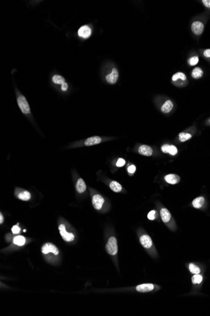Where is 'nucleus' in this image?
Wrapping results in <instances>:
<instances>
[{
  "mask_svg": "<svg viewBox=\"0 0 210 316\" xmlns=\"http://www.w3.org/2000/svg\"><path fill=\"white\" fill-rule=\"evenodd\" d=\"M106 250L107 252L110 255H114L117 254L118 245L116 238H114V237H111L109 239L106 246Z\"/></svg>",
  "mask_w": 210,
  "mask_h": 316,
  "instance_id": "1",
  "label": "nucleus"
},
{
  "mask_svg": "<svg viewBox=\"0 0 210 316\" xmlns=\"http://www.w3.org/2000/svg\"><path fill=\"white\" fill-rule=\"evenodd\" d=\"M17 103L20 110L23 114H27L30 112V109L28 102L23 95H20L17 98Z\"/></svg>",
  "mask_w": 210,
  "mask_h": 316,
  "instance_id": "2",
  "label": "nucleus"
},
{
  "mask_svg": "<svg viewBox=\"0 0 210 316\" xmlns=\"http://www.w3.org/2000/svg\"><path fill=\"white\" fill-rule=\"evenodd\" d=\"M58 230L63 239L66 242H71L74 239V236L72 233H69L66 231L64 225L61 224L58 226Z\"/></svg>",
  "mask_w": 210,
  "mask_h": 316,
  "instance_id": "3",
  "label": "nucleus"
},
{
  "mask_svg": "<svg viewBox=\"0 0 210 316\" xmlns=\"http://www.w3.org/2000/svg\"><path fill=\"white\" fill-rule=\"evenodd\" d=\"M204 29V25L200 21H195L191 24V31L196 36H200L203 34Z\"/></svg>",
  "mask_w": 210,
  "mask_h": 316,
  "instance_id": "4",
  "label": "nucleus"
},
{
  "mask_svg": "<svg viewBox=\"0 0 210 316\" xmlns=\"http://www.w3.org/2000/svg\"><path fill=\"white\" fill-rule=\"evenodd\" d=\"M42 252L44 254L52 252L54 255H58L59 251L57 247L51 243H46L42 247Z\"/></svg>",
  "mask_w": 210,
  "mask_h": 316,
  "instance_id": "5",
  "label": "nucleus"
},
{
  "mask_svg": "<svg viewBox=\"0 0 210 316\" xmlns=\"http://www.w3.org/2000/svg\"><path fill=\"white\" fill-rule=\"evenodd\" d=\"M104 202H105V200H104L103 197L100 194L95 195L92 199L93 206L96 210H98L101 209L104 203Z\"/></svg>",
  "mask_w": 210,
  "mask_h": 316,
  "instance_id": "6",
  "label": "nucleus"
},
{
  "mask_svg": "<svg viewBox=\"0 0 210 316\" xmlns=\"http://www.w3.org/2000/svg\"><path fill=\"white\" fill-rule=\"evenodd\" d=\"M119 76L118 71L116 68H114L112 69V71L110 74H108L106 76V80L110 84H114L116 83Z\"/></svg>",
  "mask_w": 210,
  "mask_h": 316,
  "instance_id": "7",
  "label": "nucleus"
},
{
  "mask_svg": "<svg viewBox=\"0 0 210 316\" xmlns=\"http://www.w3.org/2000/svg\"><path fill=\"white\" fill-rule=\"evenodd\" d=\"M91 34V29L87 25L82 26L78 31V35L81 37L86 39Z\"/></svg>",
  "mask_w": 210,
  "mask_h": 316,
  "instance_id": "8",
  "label": "nucleus"
},
{
  "mask_svg": "<svg viewBox=\"0 0 210 316\" xmlns=\"http://www.w3.org/2000/svg\"><path fill=\"white\" fill-rule=\"evenodd\" d=\"M141 244L145 249H150L152 246V241L147 235H143L140 238Z\"/></svg>",
  "mask_w": 210,
  "mask_h": 316,
  "instance_id": "9",
  "label": "nucleus"
},
{
  "mask_svg": "<svg viewBox=\"0 0 210 316\" xmlns=\"http://www.w3.org/2000/svg\"><path fill=\"white\" fill-rule=\"evenodd\" d=\"M154 289V286L151 283H146V284H139L136 287V290L139 292H148L153 290Z\"/></svg>",
  "mask_w": 210,
  "mask_h": 316,
  "instance_id": "10",
  "label": "nucleus"
},
{
  "mask_svg": "<svg viewBox=\"0 0 210 316\" xmlns=\"http://www.w3.org/2000/svg\"><path fill=\"white\" fill-rule=\"evenodd\" d=\"M161 150L165 153H169L171 155H175L177 153V148L174 145L164 144L162 146Z\"/></svg>",
  "mask_w": 210,
  "mask_h": 316,
  "instance_id": "11",
  "label": "nucleus"
},
{
  "mask_svg": "<svg viewBox=\"0 0 210 316\" xmlns=\"http://www.w3.org/2000/svg\"><path fill=\"white\" fill-rule=\"evenodd\" d=\"M138 153L144 156H151L153 153V150L151 147L148 145H141L138 148Z\"/></svg>",
  "mask_w": 210,
  "mask_h": 316,
  "instance_id": "12",
  "label": "nucleus"
},
{
  "mask_svg": "<svg viewBox=\"0 0 210 316\" xmlns=\"http://www.w3.org/2000/svg\"><path fill=\"white\" fill-rule=\"evenodd\" d=\"M101 141V138L100 136H93L88 138L84 142V145L86 146H92L95 145H98Z\"/></svg>",
  "mask_w": 210,
  "mask_h": 316,
  "instance_id": "13",
  "label": "nucleus"
},
{
  "mask_svg": "<svg viewBox=\"0 0 210 316\" xmlns=\"http://www.w3.org/2000/svg\"><path fill=\"white\" fill-rule=\"evenodd\" d=\"M166 181L170 184H176L180 181V177L176 174H168L164 177Z\"/></svg>",
  "mask_w": 210,
  "mask_h": 316,
  "instance_id": "14",
  "label": "nucleus"
},
{
  "mask_svg": "<svg viewBox=\"0 0 210 316\" xmlns=\"http://www.w3.org/2000/svg\"><path fill=\"white\" fill-rule=\"evenodd\" d=\"M173 107H174L173 102L171 100H167L162 105V107H161V111L163 113H165V114L169 113V112H170L172 110Z\"/></svg>",
  "mask_w": 210,
  "mask_h": 316,
  "instance_id": "15",
  "label": "nucleus"
},
{
  "mask_svg": "<svg viewBox=\"0 0 210 316\" xmlns=\"http://www.w3.org/2000/svg\"><path fill=\"white\" fill-rule=\"evenodd\" d=\"M161 216L162 221L164 223H168L171 218V215L170 212L166 208H162L161 210Z\"/></svg>",
  "mask_w": 210,
  "mask_h": 316,
  "instance_id": "16",
  "label": "nucleus"
},
{
  "mask_svg": "<svg viewBox=\"0 0 210 316\" xmlns=\"http://www.w3.org/2000/svg\"><path fill=\"white\" fill-rule=\"evenodd\" d=\"M86 186L82 179L79 178L76 183V190L79 193H82L86 191Z\"/></svg>",
  "mask_w": 210,
  "mask_h": 316,
  "instance_id": "17",
  "label": "nucleus"
},
{
  "mask_svg": "<svg viewBox=\"0 0 210 316\" xmlns=\"http://www.w3.org/2000/svg\"><path fill=\"white\" fill-rule=\"evenodd\" d=\"M204 72L199 67H196L193 69L191 73V76L194 79H199L203 76Z\"/></svg>",
  "mask_w": 210,
  "mask_h": 316,
  "instance_id": "18",
  "label": "nucleus"
},
{
  "mask_svg": "<svg viewBox=\"0 0 210 316\" xmlns=\"http://www.w3.org/2000/svg\"><path fill=\"white\" fill-rule=\"evenodd\" d=\"M204 203V198L203 197H198L194 199L193 202V206L197 209L201 208Z\"/></svg>",
  "mask_w": 210,
  "mask_h": 316,
  "instance_id": "19",
  "label": "nucleus"
},
{
  "mask_svg": "<svg viewBox=\"0 0 210 316\" xmlns=\"http://www.w3.org/2000/svg\"><path fill=\"white\" fill-rule=\"evenodd\" d=\"M178 80H181L182 81H186V75L183 72H177L175 74L173 75L172 77V80L173 81H177Z\"/></svg>",
  "mask_w": 210,
  "mask_h": 316,
  "instance_id": "20",
  "label": "nucleus"
},
{
  "mask_svg": "<svg viewBox=\"0 0 210 316\" xmlns=\"http://www.w3.org/2000/svg\"><path fill=\"white\" fill-rule=\"evenodd\" d=\"M110 187L112 191L116 192H120L122 189V186L116 181H112L110 184Z\"/></svg>",
  "mask_w": 210,
  "mask_h": 316,
  "instance_id": "21",
  "label": "nucleus"
},
{
  "mask_svg": "<svg viewBox=\"0 0 210 316\" xmlns=\"http://www.w3.org/2000/svg\"><path fill=\"white\" fill-rule=\"evenodd\" d=\"M30 197H31L30 194L29 192L26 191L20 192L18 196V199L20 200H22V201H28L30 199Z\"/></svg>",
  "mask_w": 210,
  "mask_h": 316,
  "instance_id": "22",
  "label": "nucleus"
},
{
  "mask_svg": "<svg viewBox=\"0 0 210 316\" xmlns=\"http://www.w3.org/2000/svg\"><path fill=\"white\" fill-rule=\"evenodd\" d=\"M192 136L189 133H181L179 134V139L181 142L186 141L191 138Z\"/></svg>",
  "mask_w": 210,
  "mask_h": 316,
  "instance_id": "23",
  "label": "nucleus"
},
{
  "mask_svg": "<svg viewBox=\"0 0 210 316\" xmlns=\"http://www.w3.org/2000/svg\"><path fill=\"white\" fill-rule=\"evenodd\" d=\"M13 242L15 244H16L17 246H23L25 243V238L23 236H16L14 238Z\"/></svg>",
  "mask_w": 210,
  "mask_h": 316,
  "instance_id": "24",
  "label": "nucleus"
},
{
  "mask_svg": "<svg viewBox=\"0 0 210 316\" xmlns=\"http://www.w3.org/2000/svg\"><path fill=\"white\" fill-rule=\"evenodd\" d=\"M52 81L55 84H63L65 83V79L62 76L55 75L52 77Z\"/></svg>",
  "mask_w": 210,
  "mask_h": 316,
  "instance_id": "25",
  "label": "nucleus"
},
{
  "mask_svg": "<svg viewBox=\"0 0 210 316\" xmlns=\"http://www.w3.org/2000/svg\"><path fill=\"white\" fill-rule=\"evenodd\" d=\"M198 62H199L198 56H193L190 57V58H189L188 60V63L189 65H190L191 66H194L196 65L198 63Z\"/></svg>",
  "mask_w": 210,
  "mask_h": 316,
  "instance_id": "26",
  "label": "nucleus"
},
{
  "mask_svg": "<svg viewBox=\"0 0 210 316\" xmlns=\"http://www.w3.org/2000/svg\"><path fill=\"white\" fill-rule=\"evenodd\" d=\"M189 271L193 273V274H194V275H196V274H199L201 271V270L199 269V268H198L197 266L193 265V264H190L189 265Z\"/></svg>",
  "mask_w": 210,
  "mask_h": 316,
  "instance_id": "27",
  "label": "nucleus"
},
{
  "mask_svg": "<svg viewBox=\"0 0 210 316\" xmlns=\"http://www.w3.org/2000/svg\"><path fill=\"white\" fill-rule=\"evenodd\" d=\"M202 280H203L202 276L198 274L194 275L192 277V283L193 284H199L202 281Z\"/></svg>",
  "mask_w": 210,
  "mask_h": 316,
  "instance_id": "28",
  "label": "nucleus"
},
{
  "mask_svg": "<svg viewBox=\"0 0 210 316\" xmlns=\"http://www.w3.org/2000/svg\"><path fill=\"white\" fill-rule=\"evenodd\" d=\"M156 211H154V210H152L151 211H150L147 215V217L149 220H155L156 218Z\"/></svg>",
  "mask_w": 210,
  "mask_h": 316,
  "instance_id": "29",
  "label": "nucleus"
},
{
  "mask_svg": "<svg viewBox=\"0 0 210 316\" xmlns=\"http://www.w3.org/2000/svg\"><path fill=\"white\" fill-rule=\"evenodd\" d=\"M125 164V160L124 159V158H119L118 160L116 162V166L117 167H123L124 166Z\"/></svg>",
  "mask_w": 210,
  "mask_h": 316,
  "instance_id": "30",
  "label": "nucleus"
},
{
  "mask_svg": "<svg viewBox=\"0 0 210 316\" xmlns=\"http://www.w3.org/2000/svg\"><path fill=\"white\" fill-rule=\"evenodd\" d=\"M12 232H13L14 234H18V233L20 232V227H18L17 225H15V226H13L12 227Z\"/></svg>",
  "mask_w": 210,
  "mask_h": 316,
  "instance_id": "31",
  "label": "nucleus"
},
{
  "mask_svg": "<svg viewBox=\"0 0 210 316\" xmlns=\"http://www.w3.org/2000/svg\"><path fill=\"white\" fill-rule=\"evenodd\" d=\"M135 170H136V167L135 165H130L128 168V171L129 173H130V174L134 173V172H135Z\"/></svg>",
  "mask_w": 210,
  "mask_h": 316,
  "instance_id": "32",
  "label": "nucleus"
},
{
  "mask_svg": "<svg viewBox=\"0 0 210 316\" xmlns=\"http://www.w3.org/2000/svg\"><path fill=\"white\" fill-rule=\"evenodd\" d=\"M203 56L207 58H210V49H207L204 51Z\"/></svg>",
  "mask_w": 210,
  "mask_h": 316,
  "instance_id": "33",
  "label": "nucleus"
},
{
  "mask_svg": "<svg viewBox=\"0 0 210 316\" xmlns=\"http://www.w3.org/2000/svg\"><path fill=\"white\" fill-rule=\"evenodd\" d=\"M203 4L208 8H210V0H203Z\"/></svg>",
  "mask_w": 210,
  "mask_h": 316,
  "instance_id": "34",
  "label": "nucleus"
},
{
  "mask_svg": "<svg viewBox=\"0 0 210 316\" xmlns=\"http://www.w3.org/2000/svg\"><path fill=\"white\" fill-rule=\"evenodd\" d=\"M68 88V85L67 83H64L61 86V89L63 91H66Z\"/></svg>",
  "mask_w": 210,
  "mask_h": 316,
  "instance_id": "35",
  "label": "nucleus"
},
{
  "mask_svg": "<svg viewBox=\"0 0 210 316\" xmlns=\"http://www.w3.org/2000/svg\"><path fill=\"white\" fill-rule=\"evenodd\" d=\"M3 222V217L2 214L1 213V214H0V223L2 224Z\"/></svg>",
  "mask_w": 210,
  "mask_h": 316,
  "instance_id": "36",
  "label": "nucleus"
}]
</instances>
